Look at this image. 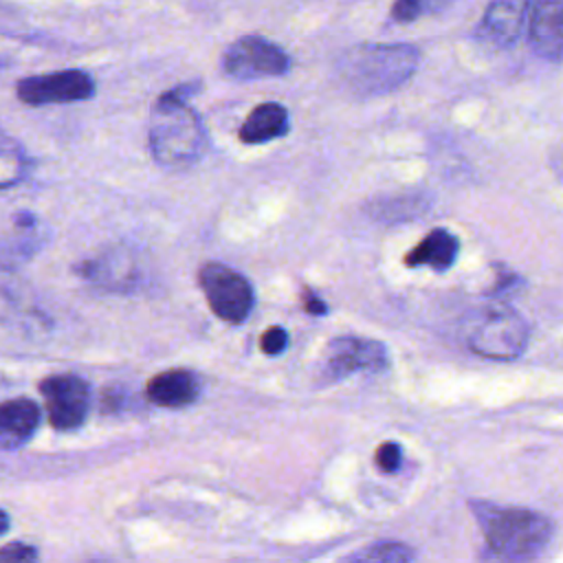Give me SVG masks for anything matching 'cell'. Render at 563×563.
Listing matches in <instances>:
<instances>
[{"label":"cell","mask_w":563,"mask_h":563,"mask_svg":"<svg viewBox=\"0 0 563 563\" xmlns=\"http://www.w3.org/2000/svg\"><path fill=\"white\" fill-rule=\"evenodd\" d=\"M191 90L194 84L163 92L150 114V150L154 161L167 169H187L207 150L202 121L185 101Z\"/></svg>","instance_id":"1"},{"label":"cell","mask_w":563,"mask_h":563,"mask_svg":"<svg viewBox=\"0 0 563 563\" xmlns=\"http://www.w3.org/2000/svg\"><path fill=\"white\" fill-rule=\"evenodd\" d=\"M418 59L411 44H361L347 51L336 68L354 95L374 97L400 88L418 68Z\"/></svg>","instance_id":"2"},{"label":"cell","mask_w":563,"mask_h":563,"mask_svg":"<svg viewBox=\"0 0 563 563\" xmlns=\"http://www.w3.org/2000/svg\"><path fill=\"white\" fill-rule=\"evenodd\" d=\"M488 550L499 559H532L552 537V523L528 508H499L473 504Z\"/></svg>","instance_id":"3"},{"label":"cell","mask_w":563,"mask_h":563,"mask_svg":"<svg viewBox=\"0 0 563 563\" xmlns=\"http://www.w3.org/2000/svg\"><path fill=\"white\" fill-rule=\"evenodd\" d=\"M528 328L523 319L510 308L495 306L482 310L466 330L468 347L486 358L508 361L523 352Z\"/></svg>","instance_id":"4"},{"label":"cell","mask_w":563,"mask_h":563,"mask_svg":"<svg viewBox=\"0 0 563 563\" xmlns=\"http://www.w3.org/2000/svg\"><path fill=\"white\" fill-rule=\"evenodd\" d=\"M200 290L213 314L227 323H242L255 306L251 282L222 262H207L198 271Z\"/></svg>","instance_id":"5"},{"label":"cell","mask_w":563,"mask_h":563,"mask_svg":"<svg viewBox=\"0 0 563 563\" xmlns=\"http://www.w3.org/2000/svg\"><path fill=\"white\" fill-rule=\"evenodd\" d=\"M290 68V57L277 44L260 37L244 35L235 40L222 55V70L233 79L279 77Z\"/></svg>","instance_id":"6"},{"label":"cell","mask_w":563,"mask_h":563,"mask_svg":"<svg viewBox=\"0 0 563 563\" xmlns=\"http://www.w3.org/2000/svg\"><path fill=\"white\" fill-rule=\"evenodd\" d=\"M387 365V350L383 343L358 336L332 339L321 356L319 374L321 383L341 380L358 369L378 372Z\"/></svg>","instance_id":"7"},{"label":"cell","mask_w":563,"mask_h":563,"mask_svg":"<svg viewBox=\"0 0 563 563\" xmlns=\"http://www.w3.org/2000/svg\"><path fill=\"white\" fill-rule=\"evenodd\" d=\"M15 95L26 106L70 103L90 99L95 95V81L88 73L70 68L48 75L24 77L15 84Z\"/></svg>","instance_id":"8"},{"label":"cell","mask_w":563,"mask_h":563,"mask_svg":"<svg viewBox=\"0 0 563 563\" xmlns=\"http://www.w3.org/2000/svg\"><path fill=\"white\" fill-rule=\"evenodd\" d=\"M40 394L44 396L48 420L57 431L77 429L88 413L90 391L86 380L75 374L46 376L40 383Z\"/></svg>","instance_id":"9"},{"label":"cell","mask_w":563,"mask_h":563,"mask_svg":"<svg viewBox=\"0 0 563 563\" xmlns=\"http://www.w3.org/2000/svg\"><path fill=\"white\" fill-rule=\"evenodd\" d=\"M530 0H490L479 24L477 40L493 48H508L517 42Z\"/></svg>","instance_id":"10"},{"label":"cell","mask_w":563,"mask_h":563,"mask_svg":"<svg viewBox=\"0 0 563 563\" xmlns=\"http://www.w3.org/2000/svg\"><path fill=\"white\" fill-rule=\"evenodd\" d=\"M530 44L537 55L550 62L563 59V0H532Z\"/></svg>","instance_id":"11"},{"label":"cell","mask_w":563,"mask_h":563,"mask_svg":"<svg viewBox=\"0 0 563 563\" xmlns=\"http://www.w3.org/2000/svg\"><path fill=\"white\" fill-rule=\"evenodd\" d=\"M40 409L31 398H11L0 407V444L2 449H18L35 433Z\"/></svg>","instance_id":"12"},{"label":"cell","mask_w":563,"mask_h":563,"mask_svg":"<svg viewBox=\"0 0 563 563\" xmlns=\"http://www.w3.org/2000/svg\"><path fill=\"white\" fill-rule=\"evenodd\" d=\"M460 244L457 238L446 231V229H433L431 233H427L405 257V266L407 268H418V266H429L438 273L449 271L457 257Z\"/></svg>","instance_id":"13"},{"label":"cell","mask_w":563,"mask_h":563,"mask_svg":"<svg viewBox=\"0 0 563 563\" xmlns=\"http://www.w3.org/2000/svg\"><path fill=\"white\" fill-rule=\"evenodd\" d=\"M145 396L158 407H185L196 400L198 380L187 369H167L147 380Z\"/></svg>","instance_id":"14"},{"label":"cell","mask_w":563,"mask_h":563,"mask_svg":"<svg viewBox=\"0 0 563 563\" xmlns=\"http://www.w3.org/2000/svg\"><path fill=\"white\" fill-rule=\"evenodd\" d=\"M288 132V110L282 103L266 101L251 110V114L240 125V141L249 145L266 143L279 139Z\"/></svg>","instance_id":"15"},{"label":"cell","mask_w":563,"mask_h":563,"mask_svg":"<svg viewBox=\"0 0 563 563\" xmlns=\"http://www.w3.org/2000/svg\"><path fill=\"white\" fill-rule=\"evenodd\" d=\"M26 165H29V161H26V154L20 147V143L4 134L2 152H0V187L7 189L11 185H15L18 180H22Z\"/></svg>","instance_id":"16"},{"label":"cell","mask_w":563,"mask_h":563,"mask_svg":"<svg viewBox=\"0 0 563 563\" xmlns=\"http://www.w3.org/2000/svg\"><path fill=\"white\" fill-rule=\"evenodd\" d=\"M413 556L416 554L407 545L387 541V543L369 545V548L352 554L350 559H354V561H411Z\"/></svg>","instance_id":"17"},{"label":"cell","mask_w":563,"mask_h":563,"mask_svg":"<svg viewBox=\"0 0 563 563\" xmlns=\"http://www.w3.org/2000/svg\"><path fill=\"white\" fill-rule=\"evenodd\" d=\"M374 462L383 473H396L400 468L402 462V449L396 442H383L376 453H374Z\"/></svg>","instance_id":"18"},{"label":"cell","mask_w":563,"mask_h":563,"mask_svg":"<svg viewBox=\"0 0 563 563\" xmlns=\"http://www.w3.org/2000/svg\"><path fill=\"white\" fill-rule=\"evenodd\" d=\"M286 345H288V334H286V330L279 328V325L266 328V330L262 332V336H260V350H262L264 354L275 356V354L284 352Z\"/></svg>","instance_id":"19"},{"label":"cell","mask_w":563,"mask_h":563,"mask_svg":"<svg viewBox=\"0 0 563 563\" xmlns=\"http://www.w3.org/2000/svg\"><path fill=\"white\" fill-rule=\"evenodd\" d=\"M35 559H37V550L26 543H9L0 550L2 563H26V561H35Z\"/></svg>","instance_id":"20"},{"label":"cell","mask_w":563,"mask_h":563,"mask_svg":"<svg viewBox=\"0 0 563 563\" xmlns=\"http://www.w3.org/2000/svg\"><path fill=\"white\" fill-rule=\"evenodd\" d=\"M422 13L420 0H396L391 7V18L396 22H413Z\"/></svg>","instance_id":"21"},{"label":"cell","mask_w":563,"mask_h":563,"mask_svg":"<svg viewBox=\"0 0 563 563\" xmlns=\"http://www.w3.org/2000/svg\"><path fill=\"white\" fill-rule=\"evenodd\" d=\"M303 310H306L308 314H312V317H321V314L328 312V306H325V301H323L321 297H317L314 292H310V290L306 288V290H303Z\"/></svg>","instance_id":"22"}]
</instances>
